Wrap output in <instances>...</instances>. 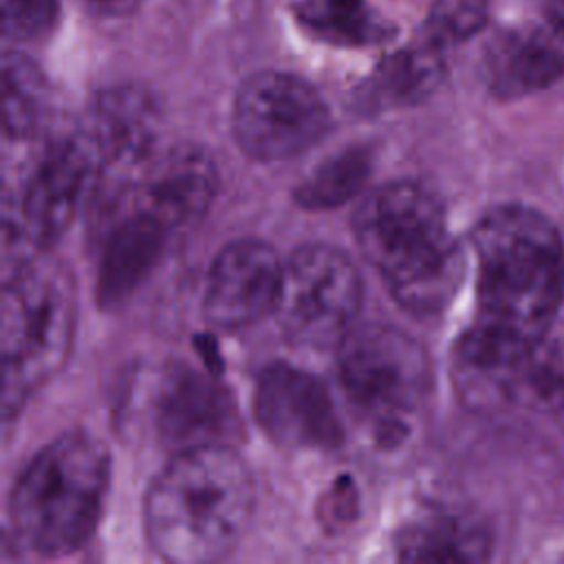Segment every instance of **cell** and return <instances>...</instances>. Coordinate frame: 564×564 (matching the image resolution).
I'll return each mask as SVG.
<instances>
[{
	"label": "cell",
	"mask_w": 564,
	"mask_h": 564,
	"mask_svg": "<svg viewBox=\"0 0 564 564\" xmlns=\"http://www.w3.org/2000/svg\"><path fill=\"white\" fill-rule=\"evenodd\" d=\"M476 315L458 344L469 377L505 386L524 370L564 297V242L522 205L487 212L474 229Z\"/></svg>",
	"instance_id": "cell-1"
},
{
	"label": "cell",
	"mask_w": 564,
	"mask_h": 564,
	"mask_svg": "<svg viewBox=\"0 0 564 564\" xmlns=\"http://www.w3.org/2000/svg\"><path fill=\"white\" fill-rule=\"evenodd\" d=\"M253 509V480L227 443L174 452L143 502V522L156 555L176 564L227 557Z\"/></svg>",
	"instance_id": "cell-2"
},
{
	"label": "cell",
	"mask_w": 564,
	"mask_h": 564,
	"mask_svg": "<svg viewBox=\"0 0 564 564\" xmlns=\"http://www.w3.org/2000/svg\"><path fill=\"white\" fill-rule=\"evenodd\" d=\"M352 227L364 258L403 308L427 315L452 300L463 256L430 189L410 181L381 185L359 203Z\"/></svg>",
	"instance_id": "cell-3"
},
{
	"label": "cell",
	"mask_w": 564,
	"mask_h": 564,
	"mask_svg": "<svg viewBox=\"0 0 564 564\" xmlns=\"http://www.w3.org/2000/svg\"><path fill=\"white\" fill-rule=\"evenodd\" d=\"M110 458L86 430H68L44 445L15 480L9 522L15 542L37 555H66L97 527Z\"/></svg>",
	"instance_id": "cell-4"
},
{
	"label": "cell",
	"mask_w": 564,
	"mask_h": 564,
	"mask_svg": "<svg viewBox=\"0 0 564 564\" xmlns=\"http://www.w3.org/2000/svg\"><path fill=\"white\" fill-rule=\"evenodd\" d=\"M2 419L9 423L66 361L75 293L66 269L40 256L2 273Z\"/></svg>",
	"instance_id": "cell-5"
},
{
	"label": "cell",
	"mask_w": 564,
	"mask_h": 564,
	"mask_svg": "<svg viewBox=\"0 0 564 564\" xmlns=\"http://www.w3.org/2000/svg\"><path fill=\"white\" fill-rule=\"evenodd\" d=\"M99 181L95 154L77 130L53 139L4 183L2 273L24 264L70 223L88 185Z\"/></svg>",
	"instance_id": "cell-6"
},
{
	"label": "cell",
	"mask_w": 564,
	"mask_h": 564,
	"mask_svg": "<svg viewBox=\"0 0 564 564\" xmlns=\"http://www.w3.org/2000/svg\"><path fill=\"white\" fill-rule=\"evenodd\" d=\"M361 306V278L352 260L328 245L295 249L282 269L273 315L289 341L337 348Z\"/></svg>",
	"instance_id": "cell-7"
},
{
	"label": "cell",
	"mask_w": 564,
	"mask_h": 564,
	"mask_svg": "<svg viewBox=\"0 0 564 564\" xmlns=\"http://www.w3.org/2000/svg\"><path fill=\"white\" fill-rule=\"evenodd\" d=\"M337 366L346 397L381 423H399L412 414L430 383L423 346L386 324L352 328L337 346Z\"/></svg>",
	"instance_id": "cell-8"
},
{
	"label": "cell",
	"mask_w": 564,
	"mask_h": 564,
	"mask_svg": "<svg viewBox=\"0 0 564 564\" xmlns=\"http://www.w3.org/2000/svg\"><path fill=\"white\" fill-rule=\"evenodd\" d=\"M231 126L245 154L256 161H284L306 152L330 130V110L306 79L262 70L238 88Z\"/></svg>",
	"instance_id": "cell-9"
},
{
	"label": "cell",
	"mask_w": 564,
	"mask_h": 564,
	"mask_svg": "<svg viewBox=\"0 0 564 564\" xmlns=\"http://www.w3.org/2000/svg\"><path fill=\"white\" fill-rule=\"evenodd\" d=\"M218 189L214 159L194 143L159 148L134 172L115 181L110 205L156 218L172 236L196 225Z\"/></svg>",
	"instance_id": "cell-10"
},
{
	"label": "cell",
	"mask_w": 564,
	"mask_h": 564,
	"mask_svg": "<svg viewBox=\"0 0 564 564\" xmlns=\"http://www.w3.org/2000/svg\"><path fill=\"white\" fill-rule=\"evenodd\" d=\"M253 416L271 441L291 449H333L344 438L328 388L315 375L284 361L260 372Z\"/></svg>",
	"instance_id": "cell-11"
},
{
	"label": "cell",
	"mask_w": 564,
	"mask_h": 564,
	"mask_svg": "<svg viewBox=\"0 0 564 564\" xmlns=\"http://www.w3.org/2000/svg\"><path fill=\"white\" fill-rule=\"evenodd\" d=\"M284 262L262 240H236L214 260L203 311L218 328H245L275 311Z\"/></svg>",
	"instance_id": "cell-12"
},
{
	"label": "cell",
	"mask_w": 564,
	"mask_h": 564,
	"mask_svg": "<svg viewBox=\"0 0 564 564\" xmlns=\"http://www.w3.org/2000/svg\"><path fill=\"white\" fill-rule=\"evenodd\" d=\"M154 423L161 441L181 452L234 438L238 412L229 390L214 377L178 366L159 386Z\"/></svg>",
	"instance_id": "cell-13"
},
{
	"label": "cell",
	"mask_w": 564,
	"mask_h": 564,
	"mask_svg": "<svg viewBox=\"0 0 564 564\" xmlns=\"http://www.w3.org/2000/svg\"><path fill=\"white\" fill-rule=\"evenodd\" d=\"M79 132L88 141L99 165V178L112 176V183L134 172L150 159L159 145V110L139 88L121 86L101 93Z\"/></svg>",
	"instance_id": "cell-14"
},
{
	"label": "cell",
	"mask_w": 564,
	"mask_h": 564,
	"mask_svg": "<svg viewBox=\"0 0 564 564\" xmlns=\"http://www.w3.org/2000/svg\"><path fill=\"white\" fill-rule=\"evenodd\" d=\"M564 75V18H542L496 35L485 53V79L500 99L549 88Z\"/></svg>",
	"instance_id": "cell-15"
},
{
	"label": "cell",
	"mask_w": 564,
	"mask_h": 564,
	"mask_svg": "<svg viewBox=\"0 0 564 564\" xmlns=\"http://www.w3.org/2000/svg\"><path fill=\"white\" fill-rule=\"evenodd\" d=\"M172 234L152 216L110 205L101 260L97 271V297L104 306L123 302L163 256Z\"/></svg>",
	"instance_id": "cell-16"
},
{
	"label": "cell",
	"mask_w": 564,
	"mask_h": 564,
	"mask_svg": "<svg viewBox=\"0 0 564 564\" xmlns=\"http://www.w3.org/2000/svg\"><path fill=\"white\" fill-rule=\"evenodd\" d=\"M443 46L432 37L383 59L359 90L366 108H390L419 101L441 79Z\"/></svg>",
	"instance_id": "cell-17"
},
{
	"label": "cell",
	"mask_w": 564,
	"mask_h": 564,
	"mask_svg": "<svg viewBox=\"0 0 564 564\" xmlns=\"http://www.w3.org/2000/svg\"><path fill=\"white\" fill-rule=\"evenodd\" d=\"M397 551L408 562H476L487 553V535L458 513L434 511L401 531Z\"/></svg>",
	"instance_id": "cell-18"
},
{
	"label": "cell",
	"mask_w": 564,
	"mask_h": 564,
	"mask_svg": "<svg viewBox=\"0 0 564 564\" xmlns=\"http://www.w3.org/2000/svg\"><path fill=\"white\" fill-rule=\"evenodd\" d=\"M291 11L313 37L337 46L379 44L394 31L368 0H291Z\"/></svg>",
	"instance_id": "cell-19"
},
{
	"label": "cell",
	"mask_w": 564,
	"mask_h": 564,
	"mask_svg": "<svg viewBox=\"0 0 564 564\" xmlns=\"http://www.w3.org/2000/svg\"><path fill=\"white\" fill-rule=\"evenodd\" d=\"M46 112V84L37 66L18 51L2 57V123L4 141L31 137Z\"/></svg>",
	"instance_id": "cell-20"
},
{
	"label": "cell",
	"mask_w": 564,
	"mask_h": 564,
	"mask_svg": "<svg viewBox=\"0 0 564 564\" xmlns=\"http://www.w3.org/2000/svg\"><path fill=\"white\" fill-rule=\"evenodd\" d=\"M372 172L368 148H346L317 165L295 189V200L306 209H330L364 189Z\"/></svg>",
	"instance_id": "cell-21"
},
{
	"label": "cell",
	"mask_w": 564,
	"mask_h": 564,
	"mask_svg": "<svg viewBox=\"0 0 564 564\" xmlns=\"http://www.w3.org/2000/svg\"><path fill=\"white\" fill-rule=\"evenodd\" d=\"M487 20V0H438L425 35L447 46L474 35Z\"/></svg>",
	"instance_id": "cell-22"
},
{
	"label": "cell",
	"mask_w": 564,
	"mask_h": 564,
	"mask_svg": "<svg viewBox=\"0 0 564 564\" xmlns=\"http://www.w3.org/2000/svg\"><path fill=\"white\" fill-rule=\"evenodd\" d=\"M2 33L7 40L26 42L44 37L59 13V0H0Z\"/></svg>",
	"instance_id": "cell-23"
},
{
	"label": "cell",
	"mask_w": 564,
	"mask_h": 564,
	"mask_svg": "<svg viewBox=\"0 0 564 564\" xmlns=\"http://www.w3.org/2000/svg\"><path fill=\"white\" fill-rule=\"evenodd\" d=\"M88 2H93L99 9H121V7L130 4L132 0H88Z\"/></svg>",
	"instance_id": "cell-24"
}]
</instances>
